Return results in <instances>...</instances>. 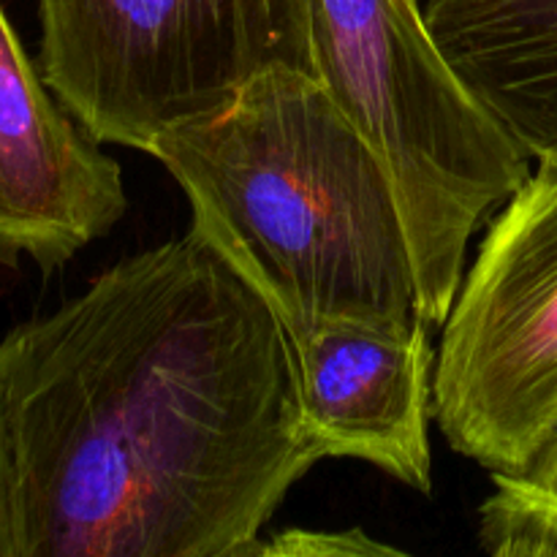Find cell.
<instances>
[{
    "mask_svg": "<svg viewBox=\"0 0 557 557\" xmlns=\"http://www.w3.org/2000/svg\"><path fill=\"white\" fill-rule=\"evenodd\" d=\"M20 557H253L321 460L288 330L194 226L0 341Z\"/></svg>",
    "mask_w": 557,
    "mask_h": 557,
    "instance_id": "cell-1",
    "label": "cell"
},
{
    "mask_svg": "<svg viewBox=\"0 0 557 557\" xmlns=\"http://www.w3.org/2000/svg\"><path fill=\"white\" fill-rule=\"evenodd\" d=\"M147 156L288 335L326 315L419 319L395 183L319 76L270 65L223 109L163 131Z\"/></svg>",
    "mask_w": 557,
    "mask_h": 557,
    "instance_id": "cell-2",
    "label": "cell"
},
{
    "mask_svg": "<svg viewBox=\"0 0 557 557\" xmlns=\"http://www.w3.org/2000/svg\"><path fill=\"white\" fill-rule=\"evenodd\" d=\"M313 74L389 172L419 283V319L444 326L479 223L533 158L468 90L417 0H313Z\"/></svg>",
    "mask_w": 557,
    "mask_h": 557,
    "instance_id": "cell-3",
    "label": "cell"
},
{
    "mask_svg": "<svg viewBox=\"0 0 557 557\" xmlns=\"http://www.w3.org/2000/svg\"><path fill=\"white\" fill-rule=\"evenodd\" d=\"M38 20L44 82L98 145L150 152L270 65L313 74L310 41L267 0H38Z\"/></svg>",
    "mask_w": 557,
    "mask_h": 557,
    "instance_id": "cell-4",
    "label": "cell"
},
{
    "mask_svg": "<svg viewBox=\"0 0 557 557\" xmlns=\"http://www.w3.org/2000/svg\"><path fill=\"white\" fill-rule=\"evenodd\" d=\"M433 419L490 476L520 473L557 430V152L504 201L444 324Z\"/></svg>",
    "mask_w": 557,
    "mask_h": 557,
    "instance_id": "cell-5",
    "label": "cell"
},
{
    "mask_svg": "<svg viewBox=\"0 0 557 557\" xmlns=\"http://www.w3.org/2000/svg\"><path fill=\"white\" fill-rule=\"evenodd\" d=\"M422 319L326 315L292 332L305 433L321 460L368 462L433 493L435 357Z\"/></svg>",
    "mask_w": 557,
    "mask_h": 557,
    "instance_id": "cell-6",
    "label": "cell"
},
{
    "mask_svg": "<svg viewBox=\"0 0 557 557\" xmlns=\"http://www.w3.org/2000/svg\"><path fill=\"white\" fill-rule=\"evenodd\" d=\"M128 210L123 172L65 112L0 5V264H69Z\"/></svg>",
    "mask_w": 557,
    "mask_h": 557,
    "instance_id": "cell-7",
    "label": "cell"
},
{
    "mask_svg": "<svg viewBox=\"0 0 557 557\" xmlns=\"http://www.w3.org/2000/svg\"><path fill=\"white\" fill-rule=\"evenodd\" d=\"M444 58L536 161L557 152V0H428Z\"/></svg>",
    "mask_w": 557,
    "mask_h": 557,
    "instance_id": "cell-8",
    "label": "cell"
},
{
    "mask_svg": "<svg viewBox=\"0 0 557 557\" xmlns=\"http://www.w3.org/2000/svg\"><path fill=\"white\" fill-rule=\"evenodd\" d=\"M479 506V549L495 557H557V430L520 473H495Z\"/></svg>",
    "mask_w": 557,
    "mask_h": 557,
    "instance_id": "cell-9",
    "label": "cell"
},
{
    "mask_svg": "<svg viewBox=\"0 0 557 557\" xmlns=\"http://www.w3.org/2000/svg\"><path fill=\"white\" fill-rule=\"evenodd\" d=\"M351 555H403L392 544L375 542L373 536L354 531H302L288 528L267 542H259L253 557H351Z\"/></svg>",
    "mask_w": 557,
    "mask_h": 557,
    "instance_id": "cell-10",
    "label": "cell"
},
{
    "mask_svg": "<svg viewBox=\"0 0 557 557\" xmlns=\"http://www.w3.org/2000/svg\"><path fill=\"white\" fill-rule=\"evenodd\" d=\"M0 557H20V547H16L14 487H11V462L9 449H5L3 424H0Z\"/></svg>",
    "mask_w": 557,
    "mask_h": 557,
    "instance_id": "cell-11",
    "label": "cell"
},
{
    "mask_svg": "<svg viewBox=\"0 0 557 557\" xmlns=\"http://www.w3.org/2000/svg\"><path fill=\"white\" fill-rule=\"evenodd\" d=\"M275 9V14L286 22L292 30L310 41V3L313 0H267Z\"/></svg>",
    "mask_w": 557,
    "mask_h": 557,
    "instance_id": "cell-12",
    "label": "cell"
},
{
    "mask_svg": "<svg viewBox=\"0 0 557 557\" xmlns=\"http://www.w3.org/2000/svg\"><path fill=\"white\" fill-rule=\"evenodd\" d=\"M417 3H419V0H417Z\"/></svg>",
    "mask_w": 557,
    "mask_h": 557,
    "instance_id": "cell-13",
    "label": "cell"
}]
</instances>
